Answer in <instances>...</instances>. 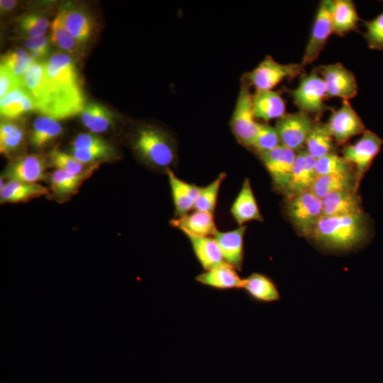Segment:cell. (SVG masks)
Segmentation results:
<instances>
[{
	"label": "cell",
	"mask_w": 383,
	"mask_h": 383,
	"mask_svg": "<svg viewBox=\"0 0 383 383\" xmlns=\"http://www.w3.org/2000/svg\"><path fill=\"white\" fill-rule=\"evenodd\" d=\"M44 65L45 84L34 102L35 111L57 121L82 113L85 99L72 58L58 52Z\"/></svg>",
	"instance_id": "6da1fadb"
},
{
	"label": "cell",
	"mask_w": 383,
	"mask_h": 383,
	"mask_svg": "<svg viewBox=\"0 0 383 383\" xmlns=\"http://www.w3.org/2000/svg\"><path fill=\"white\" fill-rule=\"evenodd\" d=\"M369 233L365 214L322 216L310 237L323 250L350 251L362 245Z\"/></svg>",
	"instance_id": "7a4b0ae2"
},
{
	"label": "cell",
	"mask_w": 383,
	"mask_h": 383,
	"mask_svg": "<svg viewBox=\"0 0 383 383\" xmlns=\"http://www.w3.org/2000/svg\"><path fill=\"white\" fill-rule=\"evenodd\" d=\"M133 147L139 156L153 167L167 170L176 161L174 140L158 128L145 126L140 128L135 138Z\"/></svg>",
	"instance_id": "3957f363"
},
{
	"label": "cell",
	"mask_w": 383,
	"mask_h": 383,
	"mask_svg": "<svg viewBox=\"0 0 383 383\" xmlns=\"http://www.w3.org/2000/svg\"><path fill=\"white\" fill-rule=\"evenodd\" d=\"M287 215L300 235L311 237L316 225L323 216V200L308 190L288 196Z\"/></svg>",
	"instance_id": "277c9868"
},
{
	"label": "cell",
	"mask_w": 383,
	"mask_h": 383,
	"mask_svg": "<svg viewBox=\"0 0 383 383\" xmlns=\"http://www.w3.org/2000/svg\"><path fill=\"white\" fill-rule=\"evenodd\" d=\"M289 93L300 111L320 116L330 109L324 102L327 99L326 87L317 67L308 74H302L299 85Z\"/></svg>",
	"instance_id": "5b68a950"
},
{
	"label": "cell",
	"mask_w": 383,
	"mask_h": 383,
	"mask_svg": "<svg viewBox=\"0 0 383 383\" xmlns=\"http://www.w3.org/2000/svg\"><path fill=\"white\" fill-rule=\"evenodd\" d=\"M250 84L243 83L231 120V131L238 142L252 148L260 128L255 121Z\"/></svg>",
	"instance_id": "8992f818"
},
{
	"label": "cell",
	"mask_w": 383,
	"mask_h": 383,
	"mask_svg": "<svg viewBox=\"0 0 383 383\" xmlns=\"http://www.w3.org/2000/svg\"><path fill=\"white\" fill-rule=\"evenodd\" d=\"M304 67L301 63L281 64L267 56L245 77L246 82L256 90H272L285 79L301 76Z\"/></svg>",
	"instance_id": "52a82bcc"
},
{
	"label": "cell",
	"mask_w": 383,
	"mask_h": 383,
	"mask_svg": "<svg viewBox=\"0 0 383 383\" xmlns=\"http://www.w3.org/2000/svg\"><path fill=\"white\" fill-rule=\"evenodd\" d=\"M315 123L311 115L303 111L285 113L275 123L281 144L294 151L300 150Z\"/></svg>",
	"instance_id": "ba28073f"
},
{
	"label": "cell",
	"mask_w": 383,
	"mask_h": 383,
	"mask_svg": "<svg viewBox=\"0 0 383 383\" xmlns=\"http://www.w3.org/2000/svg\"><path fill=\"white\" fill-rule=\"evenodd\" d=\"M382 144V140L376 133L365 130L355 143L343 148V157L355 167L357 184L380 151Z\"/></svg>",
	"instance_id": "9c48e42d"
},
{
	"label": "cell",
	"mask_w": 383,
	"mask_h": 383,
	"mask_svg": "<svg viewBox=\"0 0 383 383\" xmlns=\"http://www.w3.org/2000/svg\"><path fill=\"white\" fill-rule=\"evenodd\" d=\"M332 5L333 1L323 0L318 6L301 62L303 67L313 62L319 56L333 33Z\"/></svg>",
	"instance_id": "30bf717a"
},
{
	"label": "cell",
	"mask_w": 383,
	"mask_h": 383,
	"mask_svg": "<svg viewBox=\"0 0 383 383\" xmlns=\"http://www.w3.org/2000/svg\"><path fill=\"white\" fill-rule=\"evenodd\" d=\"M258 155L270 174L274 186L286 193L296 157L295 151L280 145Z\"/></svg>",
	"instance_id": "8fae6325"
},
{
	"label": "cell",
	"mask_w": 383,
	"mask_h": 383,
	"mask_svg": "<svg viewBox=\"0 0 383 383\" xmlns=\"http://www.w3.org/2000/svg\"><path fill=\"white\" fill-rule=\"evenodd\" d=\"M317 69L326 87L327 99L340 97L348 101L357 94L358 87L355 74L342 64L321 65Z\"/></svg>",
	"instance_id": "7c38bea8"
},
{
	"label": "cell",
	"mask_w": 383,
	"mask_h": 383,
	"mask_svg": "<svg viewBox=\"0 0 383 383\" xmlns=\"http://www.w3.org/2000/svg\"><path fill=\"white\" fill-rule=\"evenodd\" d=\"M326 124L333 140L339 145L365 131L362 121L348 100H343L342 106L332 111Z\"/></svg>",
	"instance_id": "4fadbf2b"
},
{
	"label": "cell",
	"mask_w": 383,
	"mask_h": 383,
	"mask_svg": "<svg viewBox=\"0 0 383 383\" xmlns=\"http://www.w3.org/2000/svg\"><path fill=\"white\" fill-rule=\"evenodd\" d=\"M46 160L40 155L31 154L11 162L4 177L9 181L38 183L46 178Z\"/></svg>",
	"instance_id": "5bb4252c"
},
{
	"label": "cell",
	"mask_w": 383,
	"mask_h": 383,
	"mask_svg": "<svg viewBox=\"0 0 383 383\" xmlns=\"http://www.w3.org/2000/svg\"><path fill=\"white\" fill-rule=\"evenodd\" d=\"M316 160L306 150L298 151L290 182L285 193L287 196L310 190L318 176Z\"/></svg>",
	"instance_id": "9a60e30c"
},
{
	"label": "cell",
	"mask_w": 383,
	"mask_h": 383,
	"mask_svg": "<svg viewBox=\"0 0 383 383\" xmlns=\"http://www.w3.org/2000/svg\"><path fill=\"white\" fill-rule=\"evenodd\" d=\"M245 230L246 226H240L232 231H217L213 235L225 262L238 271L242 270L243 262Z\"/></svg>",
	"instance_id": "2e32d148"
},
{
	"label": "cell",
	"mask_w": 383,
	"mask_h": 383,
	"mask_svg": "<svg viewBox=\"0 0 383 383\" xmlns=\"http://www.w3.org/2000/svg\"><path fill=\"white\" fill-rule=\"evenodd\" d=\"M166 173L174 206L175 216L177 218L184 216L192 209H194L201 187L183 181L177 177L170 169H167Z\"/></svg>",
	"instance_id": "e0dca14e"
},
{
	"label": "cell",
	"mask_w": 383,
	"mask_h": 383,
	"mask_svg": "<svg viewBox=\"0 0 383 383\" xmlns=\"http://www.w3.org/2000/svg\"><path fill=\"white\" fill-rule=\"evenodd\" d=\"M322 200L323 216H348L363 212L360 199L355 190L333 192Z\"/></svg>",
	"instance_id": "ac0fdd59"
},
{
	"label": "cell",
	"mask_w": 383,
	"mask_h": 383,
	"mask_svg": "<svg viewBox=\"0 0 383 383\" xmlns=\"http://www.w3.org/2000/svg\"><path fill=\"white\" fill-rule=\"evenodd\" d=\"M231 213L240 225L251 221H262L257 201L249 179H245L242 187L231 206Z\"/></svg>",
	"instance_id": "d6986e66"
},
{
	"label": "cell",
	"mask_w": 383,
	"mask_h": 383,
	"mask_svg": "<svg viewBox=\"0 0 383 383\" xmlns=\"http://www.w3.org/2000/svg\"><path fill=\"white\" fill-rule=\"evenodd\" d=\"M252 107L256 118L269 121L284 116L285 101L279 93L273 90H256L252 96Z\"/></svg>",
	"instance_id": "ffe728a7"
},
{
	"label": "cell",
	"mask_w": 383,
	"mask_h": 383,
	"mask_svg": "<svg viewBox=\"0 0 383 383\" xmlns=\"http://www.w3.org/2000/svg\"><path fill=\"white\" fill-rule=\"evenodd\" d=\"M170 224L182 231L184 235L213 236L218 231L213 213L198 210L172 219Z\"/></svg>",
	"instance_id": "44dd1931"
},
{
	"label": "cell",
	"mask_w": 383,
	"mask_h": 383,
	"mask_svg": "<svg viewBox=\"0 0 383 383\" xmlns=\"http://www.w3.org/2000/svg\"><path fill=\"white\" fill-rule=\"evenodd\" d=\"M185 235L189 238L194 253L204 270H209L226 263L213 237L190 234Z\"/></svg>",
	"instance_id": "7402d4cb"
},
{
	"label": "cell",
	"mask_w": 383,
	"mask_h": 383,
	"mask_svg": "<svg viewBox=\"0 0 383 383\" xmlns=\"http://www.w3.org/2000/svg\"><path fill=\"white\" fill-rule=\"evenodd\" d=\"M196 280L208 287L217 289L243 288L244 279L240 278L237 270L227 263L205 270L196 277Z\"/></svg>",
	"instance_id": "603a6c76"
},
{
	"label": "cell",
	"mask_w": 383,
	"mask_h": 383,
	"mask_svg": "<svg viewBox=\"0 0 383 383\" xmlns=\"http://www.w3.org/2000/svg\"><path fill=\"white\" fill-rule=\"evenodd\" d=\"M67 31L79 43H87L92 35L94 23L82 10L64 9L58 13Z\"/></svg>",
	"instance_id": "cb8c5ba5"
},
{
	"label": "cell",
	"mask_w": 383,
	"mask_h": 383,
	"mask_svg": "<svg viewBox=\"0 0 383 383\" xmlns=\"http://www.w3.org/2000/svg\"><path fill=\"white\" fill-rule=\"evenodd\" d=\"M355 173H340L319 175L316 178L310 191L323 199L328 194L343 190L357 191Z\"/></svg>",
	"instance_id": "d4e9b609"
},
{
	"label": "cell",
	"mask_w": 383,
	"mask_h": 383,
	"mask_svg": "<svg viewBox=\"0 0 383 383\" xmlns=\"http://www.w3.org/2000/svg\"><path fill=\"white\" fill-rule=\"evenodd\" d=\"M360 18L351 0H335L332 5L333 33L343 37L357 28Z\"/></svg>",
	"instance_id": "484cf974"
},
{
	"label": "cell",
	"mask_w": 383,
	"mask_h": 383,
	"mask_svg": "<svg viewBox=\"0 0 383 383\" xmlns=\"http://www.w3.org/2000/svg\"><path fill=\"white\" fill-rule=\"evenodd\" d=\"M99 167V163L92 165L79 174H71L55 170L49 177L51 190L57 196H70L77 192L82 183L90 177Z\"/></svg>",
	"instance_id": "4316f807"
},
{
	"label": "cell",
	"mask_w": 383,
	"mask_h": 383,
	"mask_svg": "<svg viewBox=\"0 0 383 383\" xmlns=\"http://www.w3.org/2000/svg\"><path fill=\"white\" fill-rule=\"evenodd\" d=\"M242 289L257 301L274 302L280 299V294L274 282L261 273L254 272L244 279Z\"/></svg>",
	"instance_id": "83f0119b"
},
{
	"label": "cell",
	"mask_w": 383,
	"mask_h": 383,
	"mask_svg": "<svg viewBox=\"0 0 383 383\" xmlns=\"http://www.w3.org/2000/svg\"><path fill=\"white\" fill-rule=\"evenodd\" d=\"M30 111H35L34 102L23 86L1 98L0 113L5 118L14 119Z\"/></svg>",
	"instance_id": "f1b7e54d"
},
{
	"label": "cell",
	"mask_w": 383,
	"mask_h": 383,
	"mask_svg": "<svg viewBox=\"0 0 383 383\" xmlns=\"http://www.w3.org/2000/svg\"><path fill=\"white\" fill-rule=\"evenodd\" d=\"M48 192L46 187L39 183L9 181L0 192V201L1 203L26 202L45 195Z\"/></svg>",
	"instance_id": "f546056e"
},
{
	"label": "cell",
	"mask_w": 383,
	"mask_h": 383,
	"mask_svg": "<svg viewBox=\"0 0 383 383\" xmlns=\"http://www.w3.org/2000/svg\"><path fill=\"white\" fill-rule=\"evenodd\" d=\"M333 138L326 123H315L306 140V151L316 160L335 152Z\"/></svg>",
	"instance_id": "4dcf8cb0"
},
{
	"label": "cell",
	"mask_w": 383,
	"mask_h": 383,
	"mask_svg": "<svg viewBox=\"0 0 383 383\" xmlns=\"http://www.w3.org/2000/svg\"><path fill=\"white\" fill-rule=\"evenodd\" d=\"M82 121L91 133H101L113 125L114 115L104 106L91 103L87 104L82 112Z\"/></svg>",
	"instance_id": "1f68e13d"
},
{
	"label": "cell",
	"mask_w": 383,
	"mask_h": 383,
	"mask_svg": "<svg viewBox=\"0 0 383 383\" xmlns=\"http://www.w3.org/2000/svg\"><path fill=\"white\" fill-rule=\"evenodd\" d=\"M62 132V127L57 120L41 116L33 123L30 142L35 148H42L57 138Z\"/></svg>",
	"instance_id": "d6a6232c"
},
{
	"label": "cell",
	"mask_w": 383,
	"mask_h": 383,
	"mask_svg": "<svg viewBox=\"0 0 383 383\" xmlns=\"http://www.w3.org/2000/svg\"><path fill=\"white\" fill-rule=\"evenodd\" d=\"M36 61L24 49L11 50L1 58V65L5 67L15 77L22 81L31 65Z\"/></svg>",
	"instance_id": "836d02e7"
},
{
	"label": "cell",
	"mask_w": 383,
	"mask_h": 383,
	"mask_svg": "<svg viewBox=\"0 0 383 383\" xmlns=\"http://www.w3.org/2000/svg\"><path fill=\"white\" fill-rule=\"evenodd\" d=\"M50 40L62 50L78 55L81 53V44L75 40L64 27L59 14L51 24Z\"/></svg>",
	"instance_id": "e575fe53"
},
{
	"label": "cell",
	"mask_w": 383,
	"mask_h": 383,
	"mask_svg": "<svg viewBox=\"0 0 383 383\" xmlns=\"http://www.w3.org/2000/svg\"><path fill=\"white\" fill-rule=\"evenodd\" d=\"M226 173H221L211 183L201 187L194 209L213 213L221 185L226 178Z\"/></svg>",
	"instance_id": "d590c367"
},
{
	"label": "cell",
	"mask_w": 383,
	"mask_h": 383,
	"mask_svg": "<svg viewBox=\"0 0 383 383\" xmlns=\"http://www.w3.org/2000/svg\"><path fill=\"white\" fill-rule=\"evenodd\" d=\"M49 159L52 167L71 174H79L91 166L85 168L87 165L79 161L72 154L62 152L57 148L50 151Z\"/></svg>",
	"instance_id": "8d00e7d4"
},
{
	"label": "cell",
	"mask_w": 383,
	"mask_h": 383,
	"mask_svg": "<svg viewBox=\"0 0 383 383\" xmlns=\"http://www.w3.org/2000/svg\"><path fill=\"white\" fill-rule=\"evenodd\" d=\"M353 167L343 156H339L335 152L316 160V170L318 176L353 172Z\"/></svg>",
	"instance_id": "74e56055"
},
{
	"label": "cell",
	"mask_w": 383,
	"mask_h": 383,
	"mask_svg": "<svg viewBox=\"0 0 383 383\" xmlns=\"http://www.w3.org/2000/svg\"><path fill=\"white\" fill-rule=\"evenodd\" d=\"M280 145L282 144L276 128L267 124H260L252 148L259 155L270 151Z\"/></svg>",
	"instance_id": "f35d334b"
},
{
	"label": "cell",
	"mask_w": 383,
	"mask_h": 383,
	"mask_svg": "<svg viewBox=\"0 0 383 383\" xmlns=\"http://www.w3.org/2000/svg\"><path fill=\"white\" fill-rule=\"evenodd\" d=\"M49 26V20L38 14H27L19 20L20 30L29 38L45 36Z\"/></svg>",
	"instance_id": "ab89813d"
},
{
	"label": "cell",
	"mask_w": 383,
	"mask_h": 383,
	"mask_svg": "<svg viewBox=\"0 0 383 383\" xmlns=\"http://www.w3.org/2000/svg\"><path fill=\"white\" fill-rule=\"evenodd\" d=\"M366 28L364 37L368 46L374 50H383V12L370 21H363Z\"/></svg>",
	"instance_id": "60d3db41"
},
{
	"label": "cell",
	"mask_w": 383,
	"mask_h": 383,
	"mask_svg": "<svg viewBox=\"0 0 383 383\" xmlns=\"http://www.w3.org/2000/svg\"><path fill=\"white\" fill-rule=\"evenodd\" d=\"M72 155L85 165H94L114 157L116 152L113 146L91 150H71Z\"/></svg>",
	"instance_id": "b9f144b4"
},
{
	"label": "cell",
	"mask_w": 383,
	"mask_h": 383,
	"mask_svg": "<svg viewBox=\"0 0 383 383\" xmlns=\"http://www.w3.org/2000/svg\"><path fill=\"white\" fill-rule=\"evenodd\" d=\"M71 144L72 146V149L75 150H91L112 146L104 139L90 133H81L78 135Z\"/></svg>",
	"instance_id": "7bdbcfd3"
},
{
	"label": "cell",
	"mask_w": 383,
	"mask_h": 383,
	"mask_svg": "<svg viewBox=\"0 0 383 383\" xmlns=\"http://www.w3.org/2000/svg\"><path fill=\"white\" fill-rule=\"evenodd\" d=\"M23 140L24 131L23 129L19 126L11 134L3 138H0L1 153L6 156H10L20 148Z\"/></svg>",
	"instance_id": "ee69618b"
},
{
	"label": "cell",
	"mask_w": 383,
	"mask_h": 383,
	"mask_svg": "<svg viewBox=\"0 0 383 383\" xmlns=\"http://www.w3.org/2000/svg\"><path fill=\"white\" fill-rule=\"evenodd\" d=\"M23 86L22 81L15 77L5 67L0 66V97L14 89Z\"/></svg>",
	"instance_id": "f6af8a7d"
},
{
	"label": "cell",
	"mask_w": 383,
	"mask_h": 383,
	"mask_svg": "<svg viewBox=\"0 0 383 383\" xmlns=\"http://www.w3.org/2000/svg\"><path fill=\"white\" fill-rule=\"evenodd\" d=\"M25 45L30 51L48 48V40L45 36L29 38L25 41Z\"/></svg>",
	"instance_id": "bcb514c9"
},
{
	"label": "cell",
	"mask_w": 383,
	"mask_h": 383,
	"mask_svg": "<svg viewBox=\"0 0 383 383\" xmlns=\"http://www.w3.org/2000/svg\"><path fill=\"white\" fill-rule=\"evenodd\" d=\"M20 126L11 121L1 122L0 126V138H3L16 131Z\"/></svg>",
	"instance_id": "7dc6e473"
},
{
	"label": "cell",
	"mask_w": 383,
	"mask_h": 383,
	"mask_svg": "<svg viewBox=\"0 0 383 383\" xmlns=\"http://www.w3.org/2000/svg\"><path fill=\"white\" fill-rule=\"evenodd\" d=\"M17 1L13 0H1L0 1V9L3 12H8L16 6Z\"/></svg>",
	"instance_id": "c3c4849f"
},
{
	"label": "cell",
	"mask_w": 383,
	"mask_h": 383,
	"mask_svg": "<svg viewBox=\"0 0 383 383\" xmlns=\"http://www.w3.org/2000/svg\"><path fill=\"white\" fill-rule=\"evenodd\" d=\"M49 48H40L30 52V55L35 59H39L45 56L48 52Z\"/></svg>",
	"instance_id": "681fc988"
},
{
	"label": "cell",
	"mask_w": 383,
	"mask_h": 383,
	"mask_svg": "<svg viewBox=\"0 0 383 383\" xmlns=\"http://www.w3.org/2000/svg\"><path fill=\"white\" fill-rule=\"evenodd\" d=\"M5 186H6V184L4 183V178L2 179L1 177L0 180V192L3 191Z\"/></svg>",
	"instance_id": "f907efd6"
}]
</instances>
